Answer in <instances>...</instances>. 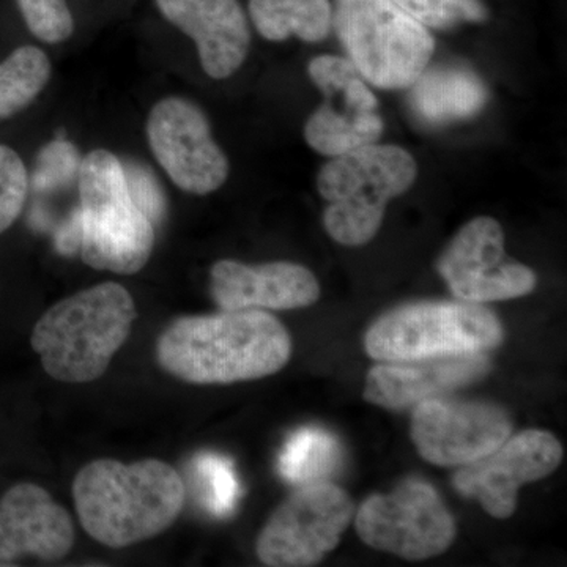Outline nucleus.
<instances>
[{
    "label": "nucleus",
    "mask_w": 567,
    "mask_h": 567,
    "mask_svg": "<svg viewBox=\"0 0 567 567\" xmlns=\"http://www.w3.org/2000/svg\"><path fill=\"white\" fill-rule=\"evenodd\" d=\"M156 363L193 385H229L274 375L289 363L292 339L262 309L178 317L156 341Z\"/></svg>",
    "instance_id": "f257e3e1"
},
{
    "label": "nucleus",
    "mask_w": 567,
    "mask_h": 567,
    "mask_svg": "<svg viewBox=\"0 0 567 567\" xmlns=\"http://www.w3.org/2000/svg\"><path fill=\"white\" fill-rule=\"evenodd\" d=\"M181 473L159 458L123 464L99 458L73 481V502L84 532L96 543L125 548L173 527L185 506Z\"/></svg>",
    "instance_id": "f03ea898"
},
{
    "label": "nucleus",
    "mask_w": 567,
    "mask_h": 567,
    "mask_svg": "<svg viewBox=\"0 0 567 567\" xmlns=\"http://www.w3.org/2000/svg\"><path fill=\"white\" fill-rule=\"evenodd\" d=\"M136 319V303L122 284H96L63 298L40 317L32 349L58 382H95L132 334Z\"/></svg>",
    "instance_id": "7ed1b4c3"
},
{
    "label": "nucleus",
    "mask_w": 567,
    "mask_h": 567,
    "mask_svg": "<svg viewBox=\"0 0 567 567\" xmlns=\"http://www.w3.org/2000/svg\"><path fill=\"white\" fill-rule=\"evenodd\" d=\"M82 262L95 270L136 275L151 260L155 226L134 204L123 163L110 151H93L81 162Z\"/></svg>",
    "instance_id": "20e7f679"
},
{
    "label": "nucleus",
    "mask_w": 567,
    "mask_h": 567,
    "mask_svg": "<svg viewBox=\"0 0 567 567\" xmlns=\"http://www.w3.org/2000/svg\"><path fill=\"white\" fill-rule=\"evenodd\" d=\"M417 164L398 145L369 144L333 156L317 175L328 203L323 226L344 246H363L379 233L386 205L416 181Z\"/></svg>",
    "instance_id": "39448f33"
},
{
    "label": "nucleus",
    "mask_w": 567,
    "mask_h": 567,
    "mask_svg": "<svg viewBox=\"0 0 567 567\" xmlns=\"http://www.w3.org/2000/svg\"><path fill=\"white\" fill-rule=\"evenodd\" d=\"M333 25L361 78L386 91L410 87L435 51L431 32L393 0H334Z\"/></svg>",
    "instance_id": "423d86ee"
},
{
    "label": "nucleus",
    "mask_w": 567,
    "mask_h": 567,
    "mask_svg": "<svg viewBox=\"0 0 567 567\" xmlns=\"http://www.w3.org/2000/svg\"><path fill=\"white\" fill-rule=\"evenodd\" d=\"M502 341V323L484 305L417 301L379 317L364 336V349L377 361H404L487 352Z\"/></svg>",
    "instance_id": "0eeeda50"
},
{
    "label": "nucleus",
    "mask_w": 567,
    "mask_h": 567,
    "mask_svg": "<svg viewBox=\"0 0 567 567\" xmlns=\"http://www.w3.org/2000/svg\"><path fill=\"white\" fill-rule=\"evenodd\" d=\"M354 529L377 550L420 561L439 557L456 537V522L435 488L410 477L390 494H375L357 511Z\"/></svg>",
    "instance_id": "6e6552de"
},
{
    "label": "nucleus",
    "mask_w": 567,
    "mask_h": 567,
    "mask_svg": "<svg viewBox=\"0 0 567 567\" xmlns=\"http://www.w3.org/2000/svg\"><path fill=\"white\" fill-rule=\"evenodd\" d=\"M354 516L347 492L328 483L297 488L276 507L257 537V557L265 566L308 567L334 550Z\"/></svg>",
    "instance_id": "1a4fd4ad"
},
{
    "label": "nucleus",
    "mask_w": 567,
    "mask_h": 567,
    "mask_svg": "<svg viewBox=\"0 0 567 567\" xmlns=\"http://www.w3.org/2000/svg\"><path fill=\"white\" fill-rule=\"evenodd\" d=\"M308 74L324 96L305 125L312 151L333 158L382 137L385 122L379 100L349 59L319 55L309 62Z\"/></svg>",
    "instance_id": "9d476101"
},
{
    "label": "nucleus",
    "mask_w": 567,
    "mask_h": 567,
    "mask_svg": "<svg viewBox=\"0 0 567 567\" xmlns=\"http://www.w3.org/2000/svg\"><path fill=\"white\" fill-rule=\"evenodd\" d=\"M436 270L457 300L492 303L532 293L537 276L511 259L502 224L491 216L466 223L436 260Z\"/></svg>",
    "instance_id": "9b49d317"
},
{
    "label": "nucleus",
    "mask_w": 567,
    "mask_h": 567,
    "mask_svg": "<svg viewBox=\"0 0 567 567\" xmlns=\"http://www.w3.org/2000/svg\"><path fill=\"white\" fill-rule=\"evenodd\" d=\"M145 130L156 162L183 192L207 196L226 183L229 159L213 140L210 122L196 103L182 96L159 100Z\"/></svg>",
    "instance_id": "f8f14e48"
},
{
    "label": "nucleus",
    "mask_w": 567,
    "mask_h": 567,
    "mask_svg": "<svg viewBox=\"0 0 567 567\" xmlns=\"http://www.w3.org/2000/svg\"><path fill=\"white\" fill-rule=\"evenodd\" d=\"M513 423L498 405L436 395L413 406L412 440L425 461L464 466L506 442Z\"/></svg>",
    "instance_id": "ddd939ff"
},
{
    "label": "nucleus",
    "mask_w": 567,
    "mask_h": 567,
    "mask_svg": "<svg viewBox=\"0 0 567 567\" xmlns=\"http://www.w3.org/2000/svg\"><path fill=\"white\" fill-rule=\"evenodd\" d=\"M563 447L546 431H525L507 436L492 453L462 466L453 483L458 494L475 498L487 514L509 518L524 484L543 480L561 464Z\"/></svg>",
    "instance_id": "4468645a"
},
{
    "label": "nucleus",
    "mask_w": 567,
    "mask_h": 567,
    "mask_svg": "<svg viewBox=\"0 0 567 567\" xmlns=\"http://www.w3.org/2000/svg\"><path fill=\"white\" fill-rule=\"evenodd\" d=\"M74 540L73 518L47 488L18 483L0 496V565L24 557L59 561Z\"/></svg>",
    "instance_id": "2eb2a0df"
},
{
    "label": "nucleus",
    "mask_w": 567,
    "mask_h": 567,
    "mask_svg": "<svg viewBox=\"0 0 567 567\" xmlns=\"http://www.w3.org/2000/svg\"><path fill=\"white\" fill-rule=\"evenodd\" d=\"M491 368L486 352L382 361L369 371L363 395L369 404L383 409H410L477 382Z\"/></svg>",
    "instance_id": "dca6fc26"
},
{
    "label": "nucleus",
    "mask_w": 567,
    "mask_h": 567,
    "mask_svg": "<svg viewBox=\"0 0 567 567\" xmlns=\"http://www.w3.org/2000/svg\"><path fill=\"white\" fill-rule=\"evenodd\" d=\"M210 293L221 309L287 311L315 305L320 286L315 274L300 264L246 265L224 259L212 267Z\"/></svg>",
    "instance_id": "f3484780"
},
{
    "label": "nucleus",
    "mask_w": 567,
    "mask_h": 567,
    "mask_svg": "<svg viewBox=\"0 0 567 567\" xmlns=\"http://www.w3.org/2000/svg\"><path fill=\"white\" fill-rule=\"evenodd\" d=\"M156 7L196 43L200 65L213 80H226L244 65L251 31L238 0H156Z\"/></svg>",
    "instance_id": "a211bd4d"
},
{
    "label": "nucleus",
    "mask_w": 567,
    "mask_h": 567,
    "mask_svg": "<svg viewBox=\"0 0 567 567\" xmlns=\"http://www.w3.org/2000/svg\"><path fill=\"white\" fill-rule=\"evenodd\" d=\"M410 87L413 114L432 126L475 117L488 102L486 84L475 71L462 66L425 69Z\"/></svg>",
    "instance_id": "6ab92c4d"
},
{
    "label": "nucleus",
    "mask_w": 567,
    "mask_h": 567,
    "mask_svg": "<svg viewBox=\"0 0 567 567\" xmlns=\"http://www.w3.org/2000/svg\"><path fill=\"white\" fill-rule=\"evenodd\" d=\"M249 17L265 40L290 37L319 43L333 29L331 0H249Z\"/></svg>",
    "instance_id": "aec40b11"
},
{
    "label": "nucleus",
    "mask_w": 567,
    "mask_h": 567,
    "mask_svg": "<svg viewBox=\"0 0 567 567\" xmlns=\"http://www.w3.org/2000/svg\"><path fill=\"white\" fill-rule=\"evenodd\" d=\"M341 464V446L336 436L320 427L295 432L279 456V473L295 486L322 483Z\"/></svg>",
    "instance_id": "412c9836"
},
{
    "label": "nucleus",
    "mask_w": 567,
    "mask_h": 567,
    "mask_svg": "<svg viewBox=\"0 0 567 567\" xmlns=\"http://www.w3.org/2000/svg\"><path fill=\"white\" fill-rule=\"evenodd\" d=\"M52 66L47 52L25 44L0 63V121L24 111L47 87Z\"/></svg>",
    "instance_id": "4be33fe9"
},
{
    "label": "nucleus",
    "mask_w": 567,
    "mask_h": 567,
    "mask_svg": "<svg viewBox=\"0 0 567 567\" xmlns=\"http://www.w3.org/2000/svg\"><path fill=\"white\" fill-rule=\"evenodd\" d=\"M194 468L203 487L205 507L213 516H230L241 495L233 462L218 454H200L194 461Z\"/></svg>",
    "instance_id": "5701e85b"
},
{
    "label": "nucleus",
    "mask_w": 567,
    "mask_h": 567,
    "mask_svg": "<svg viewBox=\"0 0 567 567\" xmlns=\"http://www.w3.org/2000/svg\"><path fill=\"white\" fill-rule=\"evenodd\" d=\"M425 29H446L462 22L487 21L488 10L481 0H393Z\"/></svg>",
    "instance_id": "b1692460"
},
{
    "label": "nucleus",
    "mask_w": 567,
    "mask_h": 567,
    "mask_svg": "<svg viewBox=\"0 0 567 567\" xmlns=\"http://www.w3.org/2000/svg\"><path fill=\"white\" fill-rule=\"evenodd\" d=\"M29 185L31 181L21 156L9 145L0 144V235L20 218Z\"/></svg>",
    "instance_id": "393cba45"
},
{
    "label": "nucleus",
    "mask_w": 567,
    "mask_h": 567,
    "mask_svg": "<svg viewBox=\"0 0 567 567\" xmlns=\"http://www.w3.org/2000/svg\"><path fill=\"white\" fill-rule=\"evenodd\" d=\"M82 159L80 152L66 140H55L44 145L37 159L32 185L37 192H51L78 181Z\"/></svg>",
    "instance_id": "a878e982"
},
{
    "label": "nucleus",
    "mask_w": 567,
    "mask_h": 567,
    "mask_svg": "<svg viewBox=\"0 0 567 567\" xmlns=\"http://www.w3.org/2000/svg\"><path fill=\"white\" fill-rule=\"evenodd\" d=\"M33 37L44 43H62L74 32L73 14L65 0H18Z\"/></svg>",
    "instance_id": "bb28decb"
},
{
    "label": "nucleus",
    "mask_w": 567,
    "mask_h": 567,
    "mask_svg": "<svg viewBox=\"0 0 567 567\" xmlns=\"http://www.w3.org/2000/svg\"><path fill=\"white\" fill-rule=\"evenodd\" d=\"M126 182L134 204L145 213L153 226H158L166 215V199L158 182L153 177L151 171L137 163H123Z\"/></svg>",
    "instance_id": "cd10ccee"
},
{
    "label": "nucleus",
    "mask_w": 567,
    "mask_h": 567,
    "mask_svg": "<svg viewBox=\"0 0 567 567\" xmlns=\"http://www.w3.org/2000/svg\"><path fill=\"white\" fill-rule=\"evenodd\" d=\"M55 249L63 256H78L81 245V224L78 207L71 210L69 218L59 226L54 235Z\"/></svg>",
    "instance_id": "c85d7f7f"
}]
</instances>
